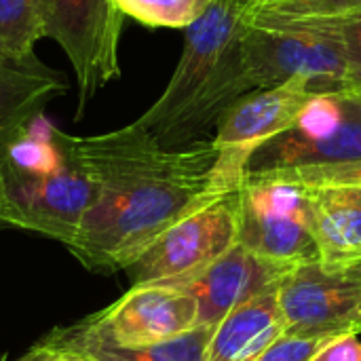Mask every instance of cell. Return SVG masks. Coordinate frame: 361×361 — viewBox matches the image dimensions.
Here are the masks:
<instances>
[{"label": "cell", "instance_id": "6da1fadb", "mask_svg": "<svg viewBox=\"0 0 361 361\" xmlns=\"http://www.w3.org/2000/svg\"><path fill=\"white\" fill-rule=\"evenodd\" d=\"M70 144L93 184V203L68 250L91 273L125 271L169 226L228 192L214 178L218 150L212 140L165 148L131 123L70 135Z\"/></svg>", "mask_w": 361, "mask_h": 361}, {"label": "cell", "instance_id": "7a4b0ae2", "mask_svg": "<svg viewBox=\"0 0 361 361\" xmlns=\"http://www.w3.org/2000/svg\"><path fill=\"white\" fill-rule=\"evenodd\" d=\"M243 0H214L184 32L182 57L159 99L135 121L165 148H184L216 131L222 114L252 91L245 74Z\"/></svg>", "mask_w": 361, "mask_h": 361}, {"label": "cell", "instance_id": "3957f363", "mask_svg": "<svg viewBox=\"0 0 361 361\" xmlns=\"http://www.w3.org/2000/svg\"><path fill=\"white\" fill-rule=\"evenodd\" d=\"M91 203L93 184L70 133L44 116L0 159V228L38 233L68 247Z\"/></svg>", "mask_w": 361, "mask_h": 361}, {"label": "cell", "instance_id": "277c9868", "mask_svg": "<svg viewBox=\"0 0 361 361\" xmlns=\"http://www.w3.org/2000/svg\"><path fill=\"white\" fill-rule=\"evenodd\" d=\"M195 328H199V307L190 294L165 286H137L110 307L70 328H57L47 338L72 351L142 349L167 343Z\"/></svg>", "mask_w": 361, "mask_h": 361}, {"label": "cell", "instance_id": "5b68a950", "mask_svg": "<svg viewBox=\"0 0 361 361\" xmlns=\"http://www.w3.org/2000/svg\"><path fill=\"white\" fill-rule=\"evenodd\" d=\"M349 161H361V93L328 91L317 93L288 131L250 157L245 176Z\"/></svg>", "mask_w": 361, "mask_h": 361}, {"label": "cell", "instance_id": "8992f818", "mask_svg": "<svg viewBox=\"0 0 361 361\" xmlns=\"http://www.w3.org/2000/svg\"><path fill=\"white\" fill-rule=\"evenodd\" d=\"M239 241V190H228L186 214L127 269L131 288L163 286L205 271Z\"/></svg>", "mask_w": 361, "mask_h": 361}, {"label": "cell", "instance_id": "52a82bcc", "mask_svg": "<svg viewBox=\"0 0 361 361\" xmlns=\"http://www.w3.org/2000/svg\"><path fill=\"white\" fill-rule=\"evenodd\" d=\"M317 91L311 80L296 76L283 85L254 89L241 95L218 121L212 142L218 150L214 178L224 190H239L250 157L269 140L288 131Z\"/></svg>", "mask_w": 361, "mask_h": 361}, {"label": "cell", "instance_id": "ba28073f", "mask_svg": "<svg viewBox=\"0 0 361 361\" xmlns=\"http://www.w3.org/2000/svg\"><path fill=\"white\" fill-rule=\"evenodd\" d=\"M123 19L114 0H42L44 36L63 49L76 74L78 116L99 89L121 76Z\"/></svg>", "mask_w": 361, "mask_h": 361}, {"label": "cell", "instance_id": "9c48e42d", "mask_svg": "<svg viewBox=\"0 0 361 361\" xmlns=\"http://www.w3.org/2000/svg\"><path fill=\"white\" fill-rule=\"evenodd\" d=\"M243 55L252 91L277 87L296 76L309 78L317 93L347 91V61L341 44L328 34L300 25L247 23Z\"/></svg>", "mask_w": 361, "mask_h": 361}, {"label": "cell", "instance_id": "30bf717a", "mask_svg": "<svg viewBox=\"0 0 361 361\" xmlns=\"http://www.w3.org/2000/svg\"><path fill=\"white\" fill-rule=\"evenodd\" d=\"M307 190L273 178H245L239 188V241L254 254L298 267L317 260L309 231Z\"/></svg>", "mask_w": 361, "mask_h": 361}, {"label": "cell", "instance_id": "8fae6325", "mask_svg": "<svg viewBox=\"0 0 361 361\" xmlns=\"http://www.w3.org/2000/svg\"><path fill=\"white\" fill-rule=\"evenodd\" d=\"M286 332L296 336L361 334V277L322 262L294 267L277 290Z\"/></svg>", "mask_w": 361, "mask_h": 361}, {"label": "cell", "instance_id": "7c38bea8", "mask_svg": "<svg viewBox=\"0 0 361 361\" xmlns=\"http://www.w3.org/2000/svg\"><path fill=\"white\" fill-rule=\"evenodd\" d=\"M292 269L294 267L271 262L237 243L205 271L163 286L190 294L199 307V326L216 328L235 309L279 290Z\"/></svg>", "mask_w": 361, "mask_h": 361}, {"label": "cell", "instance_id": "4fadbf2b", "mask_svg": "<svg viewBox=\"0 0 361 361\" xmlns=\"http://www.w3.org/2000/svg\"><path fill=\"white\" fill-rule=\"evenodd\" d=\"M66 91V78L36 57L27 61L0 59V159Z\"/></svg>", "mask_w": 361, "mask_h": 361}, {"label": "cell", "instance_id": "5bb4252c", "mask_svg": "<svg viewBox=\"0 0 361 361\" xmlns=\"http://www.w3.org/2000/svg\"><path fill=\"white\" fill-rule=\"evenodd\" d=\"M305 190L317 262L328 269H349L361 262V188Z\"/></svg>", "mask_w": 361, "mask_h": 361}, {"label": "cell", "instance_id": "9a60e30c", "mask_svg": "<svg viewBox=\"0 0 361 361\" xmlns=\"http://www.w3.org/2000/svg\"><path fill=\"white\" fill-rule=\"evenodd\" d=\"M283 334L286 319L275 290L224 317L214 328L203 361H256Z\"/></svg>", "mask_w": 361, "mask_h": 361}, {"label": "cell", "instance_id": "2e32d148", "mask_svg": "<svg viewBox=\"0 0 361 361\" xmlns=\"http://www.w3.org/2000/svg\"><path fill=\"white\" fill-rule=\"evenodd\" d=\"M361 13V0H250L245 19L250 25H286L338 19Z\"/></svg>", "mask_w": 361, "mask_h": 361}, {"label": "cell", "instance_id": "e0dca14e", "mask_svg": "<svg viewBox=\"0 0 361 361\" xmlns=\"http://www.w3.org/2000/svg\"><path fill=\"white\" fill-rule=\"evenodd\" d=\"M44 36L42 0H0V59L27 61Z\"/></svg>", "mask_w": 361, "mask_h": 361}, {"label": "cell", "instance_id": "ac0fdd59", "mask_svg": "<svg viewBox=\"0 0 361 361\" xmlns=\"http://www.w3.org/2000/svg\"><path fill=\"white\" fill-rule=\"evenodd\" d=\"M214 328L199 326L178 338L152 347H142V349L95 347L78 353H82L89 361H203Z\"/></svg>", "mask_w": 361, "mask_h": 361}, {"label": "cell", "instance_id": "d6986e66", "mask_svg": "<svg viewBox=\"0 0 361 361\" xmlns=\"http://www.w3.org/2000/svg\"><path fill=\"white\" fill-rule=\"evenodd\" d=\"M214 0H114L116 8L125 17L148 27H178L192 25Z\"/></svg>", "mask_w": 361, "mask_h": 361}, {"label": "cell", "instance_id": "ffe728a7", "mask_svg": "<svg viewBox=\"0 0 361 361\" xmlns=\"http://www.w3.org/2000/svg\"><path fill=\"white\" fill-rule=\"evenodd\" d=\"M286 25H300V27H309V30L332 36L341 44L345 61H347V70H349L347 91H361V13L338 17V19L286 23ZM269 27H281V25H269Z\"/></svg>", "mask_w": 361, "mask_h": 361}, {"label": "cell", "instance_id": "44dd1931", "mask_svg": "<svg viewBox=\"0 0 361 361\" xmlns=\"http://www.w3.org/2000/svg\"><path fill=\"white\" fill-rule=\"evenodd\" d=\"M258 176L292 182L305 188H361V161L279 169V171H269V173H258ZM245 178H256V176H245Z\"/></svg>", "mask_w": 361, "mask_h": 361}, {"label": "cell", "instance_id": "7402d4cb", "mask_svg": "<svg viewBox=\"0 0 361 361\" xmlns=\"http://www.w3.org/2000/svg\"><path fill=\"white\" fill-rule=\"evenodd\" d=\"M332 341L336 336H296L286 332L256 361H311Z\"/></svg>", "mask_w": 361, "mask_h": 361}, {"label": "cell", "instance_id": "603a6c76", "mask_svg": "<svg viewBox=\"0 0 361 361\" xmlns=\"http://www.w3.org/2000/svg\"><path fill=\"white\" fill-rule=\"evenodd\" d=\"M311 361H361V341L357 334H347L332 341Z\"/></svg>", "mask_w": 361, "mask_h": 361}, {"label": "cell", "instance_id": "cb8c5ba5", "mask_svg": "<svg viewBox=\"0 0 361 361\" xmlns=\"http://www.w3.org/2000/svg\"><path fill=\"white\" fill-rule=\"evenodd\" d=\"M15 361H89L82 353L72 351L68 347L55 345L53 341H49L47 336L36 343L25 355H21L19 360Z\"/></svg>", "mask_w": 361, "mask_h": 361}, {"label": "cell", "instance_id": "d4e9b609", "mask_svg": "<svg viewBox=\"0 0 361 361\" xmlns=\"http://www.w3.org/2000/svg\"><path fill=\"white\" fill-rule=\"evenodd\" d=\"M349 269H353V271H355V273H357V275H360V277H361V262H357V264H353V267H349Z\"/></svg>", "mask_w": 361, "mask_h": 361}, {"label": "cell", "instance_id": "484cf974", "mask_svg": "<svg viewBox=\"0 0 361 361\" xmlns=\"http://www.w3.org/2000/svg\"><path fill=\"white\" fill-rule=\"evenodd\" d=\"M243 2H245V4H247V2H250V0H243Z\"/></svg>", "mask_w": 361, "mask_h": 361}, {"label": "cell", "instance_id": "4316f807", "mask_svg": "<svg viewBox=\"0 0 361 361\" xmlns=\"http://www.w3.org/2000/svg\"><path fill=\"white\" fill-rule=\"evenodd\" d=\"M0 361H4V357H0Z\"/></svg>", "mask_w": 361, "mask_h": 361}, {"label": "cell", "instance_id": "83f0119b", "mask_svg": "<svg viewBox=\"0 0 361 361\" xmlns=\"http://www.w3.org/2000/svg\"><path fill=\"white\" fill-rule=\"evenodd\" d=\"M360 93H361V91H360Z\"/></svg>", "mask_w": 361, "mask_h": 361}]
</instances>
